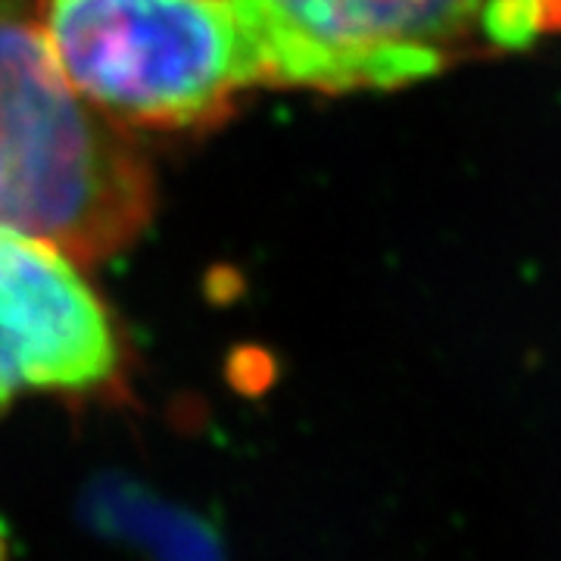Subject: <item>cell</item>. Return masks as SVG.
<instances>
[{"mask_svg": "<svg viewBox=\"0 0 561 561\" xmlns=\"http://www.w3.org/2000/svg\"><path fill=\"white\" fill-rule=\"evenodd\" d=\"M128 353L84 262L0 225V412L28 397L119 400Z\"/></svg>", "mask_w": 561, "mask_h": 561, "instance_id": "4", "label": "cell"}, {"mask_svg": "<svg viewBox=\"0 0 561 561\" xmlns=\"http://www.w3.org/2000/svg\"><path fill=\"white\" fill-rule=\"evenodd\" d=\"M253 88L393 91L561 32V0H231Z\"/></svg>", "mask_w": 561, "mask_h": 561, "instance_id": "2", "label": "cell"}, {"mask_svg": "<svg viewBox=\"0 0 561 561\" xmlns=\"http://www.w3.org/2000/svg\"><path fill=\"white\" fill-rule=\"evenodd\" d=\"M94 518H101L110 530H119L122 540L147 546L157 561H221L216 540L206 527L175 512H162L157 502L144 500L131 490H101Z\"/></svg>", "mask_w": 561, "mask_h": 561, "instance_id": "5", "label": "cell"}, {"mask_svg": "<svg viewBox=\"0 0 561 561\" xmlns=\"http://www.w3.org/2000/svg\"><path fill=\"white\" fill-rule=\"evenodd\" d=\"M153 206L150 165L62 79L32 0H0V225L88 265L138 241Z\"/></svg>", "mask_w": 561, "mask_h": 561, "instance_id": "1", "label": "cell"}, {"mask_svg": "<svg viewBox=\"0 0 561 561\" xmlns=\"http://www.w3.org/2000/svg\"><path fill=\"white\" fill-rule=\"evenodd\" d=\"M0 561H10V546H7V530L0 524Z\"/></svg>", "mask_w": 561, "mask_h": 561, "instance_id": "6", "label": "cell"}, {"mask_svg": "<svg viewBox=\"0 0 561 561\" xmlns=\"http://www.w3.org/2000/svg\"><path fill=\"white\" fill-rule=\"evenodd\" d=\"M81 101L122 128H209L253 88L231 0H32Z\"/></svg>", "mask_w": 561, "mask_h": 561, "instance_id": "3", "label": "cell"}]
</instances>
